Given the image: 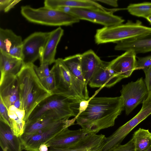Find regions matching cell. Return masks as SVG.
Masks as SVG:
<instances>
[{"instance_id":"cell-12","label":"cell","mask_w":151,"mask_h":151,"mask_svg":"<svg viewBox=\"0 0 151 151\" xmlns=\"http://www.w3.org/2000/svg\"><path fill=\"white\" fill-rule=\"evenodd\" d=\"M109 62L102 61L95 71L88 85L92 88H110L123 78L109 68Z\"/></svg>"},{"instance_id":"cell-19","label":"cell","mask_w":151,"mask_h":151,"mask_svg":"<svg viewBox=\"0 0 151 151\" xmlns=\"http://www.w3.org/2000/svg\"><path fill=\"white\" fill-rule=\"evenodd\" d=\"M116 43L114 49L116 50H132L136 54L151 52V33L141 37L125 40Z\"/></svg>"},{"instance_id":"cell-31","label":"cell","mask_w":151,"mask_h":151,"mask_svg":"<svg viewBox=\"0 0 151 151\" xmlns=\"http://www.w3.org/2000/svg\"><path fill=\"white\" fill-rule=\"evenodd\" d=\"M20 1V0H0V10L8 12Z\"/></svg>"},{"instance_id":"cell-15","label":"cell","mask_w":151,"mask_h":151,"mask_svg":"<svg viewBox=\"0 0 151 151\" xmlns=\"http://www.w3.org/2000/svg\"><path fill=\"white\" fill-rule=\"evenodd\" d=\"M22 42L21 36L12 30L0 28V51L18 57L22 53Z\"/></svg>"},{"instance_id":"cell-9","label":"cell","mask_w":151,"mask_h":151,"mask_svg":"<svg viewBox=\"0 0 151 151\" xmlns=\"http://www.w3.org/2000/svg\"><path fill=\"white\" fill-rule=\"evenodd\" d=\"M114 12L99 9L70 7L69 13L82 19L109 27L122 24L124 20Z\"/></svg>"},{"instance_id":"cell-30","label":"cell","mask_w":151,"mask_h":151,"mask_svg":"<svg viewBox=\"0 0 151 151\" xmlns=\"http://www.w3.org/2000/svg\"><path fill=\"white\" fill-rule=\"evenodd\" d=\"M49 151H102V150L90 149L86 148L83 146L74 144L69 148H50Z\"/></svg>"},{"instance_id":"cell-34","label":"cell","mask_w":151,"mask_h":151,"mask_svg":"<svg viewBox=\"0 0 151 151\" xmlns=\"http://www.w3.org/2000/svg\"><path fill=\"white\" fill-rule=\"evenodd\" d=\"M111 151H135L134 139L132 137L125 144L119 145Z\"/></svg>"},{"instance_id":"cell-2","label":"cell","mask_w":151,"mask_h":151,"mask_svg":"<svg viewBox=\"0 0 151 151\" xmlns=\"http://www.w3.org/2000/svg\"><path fill=\"white\" fill-rule=\"evenodd\" d=\"M34 64L24 65L17 75L20 109L25 112V121L35 108L52 93L43 86L34 68Z\"/></svg>"},{"instance_id":"cell-28","label":"cell","mask_w":151,"mask_h":151,"mask_svg":"<svg viewBox=\"0 0 151 151\" xmlns=\"http://www.w3.org/2000/svg\"><path fill=\"white\" fill-rule=\"evenodd\" d=\"M50 70L49 76L40 79L44 87L52 93L55 89V80L53 72L51 70Z\"/></svg>"},{"instance_id":"cell-20","label":"cell","mask_w":151,"mask_h":151,"mask_svg":"<svg viewBox=\"0 0 151 151\" xmlns=\"http://www.w3.org/2000/svg\"><path fill=\"white\" fill-rule=\"evenodd\" d=\"M0 145L3 151H22L19 137L15 135L11 127L0 121Z\"/></svg>"},{"instance_id":"cell-17","label":"cell","mask_w":151,"mask_h":151,"mask_svg":"<svg viewBox=\"0 0 151 151\" xmlns=\"http://www.w3.org/2000/svg\"><path fill=\"white\" fill-rule=\"evenodd\" d=\"M63 33L64 30L60 27L50 32L48 39L40 53L39 58L40 64L50 65L55 62L57 47Z\"/></svg>"},{"instance_id":"cell-36","label":"cell","mask_w":151,"mask_h":151,"mask_svg":"<svg viewBox=\"0 0 151 151\" xmlns=\"http://www.w3.org/2000/svg\"><path fill=\"white\" fill-rule=\"evenodd\" d=\"M97 2H101L110 6L117 7L118 6V1L117 0H94Z\"/></svg>"},{"instance_id":"cell-7","label":"cell","mask_w":151,"mask_h":151,"mask_svg":"<svg viewBox=\"0 0 151 151\" xmlns=\"http://www.w3.org/2000/svg\"><path fill=\"white\" fill-rule=\"evenodd\" d=\"M76 120V117L70 119H62L35 133L23 134L19 137L22 149L28 151H39L40 145L45 144L61 131L75 124Z\"/></svg>"},{"instance_id":"cell-29","label":"cell","mask_w":151,"mask_h":151,"mask_svg":"<svg viewBox=\"0 0 151 151\" xmlns=\"http://www.w3.org/2000/svg\"><path fill=\"white\" fill-rule=\"evenodd\" d=\"M136 70L142 69L144 71L151 67V55L142 57H138Z\"/></svg>"},{"instance_id":"cell-27","label":"cell","mask_w":151,"mask_h":151,"mask_svg":"<svg viewBox=\"0 0 151 151\" xmlns=\"http://www.w3.org/2000/svg\"><path fill=\"white\" fill-rule=\"evenodd\" d=\"M126 9L132 15L146 19L151 14V2L130 4Z\"/></svg>"},{"instance_id":"cell-4","label":"cell","mask_w":151,"mask_h":151,"mask_svg":"<svg viewBox=\"0 0 151 151\" xmlns=\"http://www.w3.org/2000/svg\"><path fill=\"white\" fill-rule=\"evenodd\" d=\"M151 33V27L143 25L139 20H130L125 24L104 27L96 30L95 36L97 44L116 43L125 40L145 36Z\"/></svg>"},{"instance_id":"cell-41","label":"cell","mask_w":151,"mask_h":151,"mask_svg":"<svg viewBox=\"0 0 151 151\" xmlns=\"http://www.w3.org/2000/svg\"><path fill=\"white\" fill-rule=\"evenodd\" d=\"M145 151H151V146Z\"/></svg>"},{"instance_id":"cell-39","label":"cell","mask_w":151,"mask_h":151,"mask_svg":"<svg viewBox=\"0 0 151 151\" xmlns=\"http://www.w3.org/2000/svg\"><path fill=\"white\" fill-rule=\"evenodd\" d=\"M39 151H48V147L46 144L40 145L39 147Z\"/></svg>"},{"instance_id":"cell-23","label":"cell","mask_w":151,"mask_h":151,"mask_svg":"<svg viewBox=\"0 0 151 151\" xmlns=\"http://www.w3.org/2000/svg\"><path fill=\"white\" fill-rule=\"evenodd\" d=\"M23 66L22 60L0 51V80L6 75L17 76Z\"/></svg>"},{"instance_id":"cell-16","label":"cell","mask_w":151,"mask_h":151,"mask_svg":"<svg viewBox=\"0 0 151 151\" xmlns=\"http://www.w3.org/2000/svg\"><path fill=\"white\" fill-rule=\"evenodd\" d=\"M0 96L8 109L19 99L18 82L17 76H5L0 81Z\"/></svg>"},{"instance_id":"cell-25","label":"cell","mask_w":151,"mask_h":151,"mask_svg":"<svg viewBox=\"0 0 151 151\" xmlns=\"http://www.w3.org/2000/svg\"><path fill=\"white\" fill-rule=\"evenodd\" d=\"M135 151H145L151 146V133L148 129L139 128L133 135Z\"/></svg>"},{"instance_id":"cell-13","label":"cell","mask_w":151,"mask_h":151,"mask_svg":"<svg viewBox=\"0 0 151 151\" xmlns=\"http://www.w3.org/2000/svg\"><path fill=\"white\" fill-rule=\"evenodd\" d=\"M136 54L133 50L124 53L109 62V67L116 74L123 78H128L136 70Z\"/></svg>"},{"instance_id":"cell-8","label":"cell","mask_w":151,"mask_h":151,"mask_svg":"<svg viewBox=\"0 0 151 151\" xmlns=\"http://www.w3.org/2000/svg\"><path fill=\"white\" fill-rule=\"evenodd\" d=\"M126 114L128 115L147 97L149 92L144 80L142 77L135 81L123 85L120 91Z\"/></svg>"},{"instance_id":"cell-6","label":"cell","mask_w":151,"mask_h":151,"mask_svg":"<svg viewBox=\"0 0 151 151\" xmlns=\"http://www.w3.org/2000/svg\"><path fill=\"white\" fill-rule=\"evenodd\" d=\"M80 100L52 93L41 102L32 112L26 123L35 121L48 111L59 112L66 118L77 117L79 113Z\"/></svg>"},{"instance_id":"cell-10","label":"cell","mask_w":151,"mask_h":151,"mask_svg":"<svg viewBox=\"0 0 151 151\" xmlns=\"http://www.w3.org/2000/svg\"><path fill=\"white\" fill-rule=\"evenodd\" d=\"M151 114V105L141 108L132 119L119 127L112 135L105 139L102 151H111L119 144L130 132Z\"/></svg>"},{"instance_id":"cell-21","label":"cell","mask_w":151,"mask_h":151,"mask_svg":"<svg viewBox=\"0 0 151 151\" xmlns=\"http://www.w3.org/2000/svg\"><path fill=\"white\" fill-rule=\"evenodd\" d=\"M102 61L92 50L81 54V65L85 83L87 85Z\"/></svg>"},{"instance_id":"cell-22","label":"cell","mask_w":151,"mask_h":151,"mask_svg":"<svg viewBox=\"0 0 151 151\" xmlns=\"http://www.w3.org/2000/svg\"><path fill=\"white\" fill-rule=\"evenodd\" d=\"M44 6L53 9L60 7L68 6L73 8L99 9L109 11L112 9H108L102 6L94 0H46Z\"/></svg>"},{"instance_id":"cell-40","label":"cell","mask_w":151,"mask_h":151,"mask_svg":"<svg viewBox=\"0 0 151 151\" xmlns=\"http://www.w3.org/2000/svg\"><path fill=\"white\" fill-rule=\"evenodd\" d=\"M148 22L151 24V14L146 19Z\"/></svg>"},{"instance_id":"cell-5","label":"cell","mask_w":151,"mask_h":151,"mask_svg":"<svg viewBox=\"0 0 151 151\" xmlns=\"http://www.w3.org/2000/svg\"><path fill=\"white\" fill-rule=\"evenodd\" d=\"M20 12L22 15L28 21L43 25L69 26L80 20L71 14L44 6L34 8L29 5L23 6L21 7Z\"/></svg>"},{"instance_id":"cell-1","label":"cell","mask_w":151,"mask_h":151,"mask_svg":"<svg viewBox=\"0 0 151 151\" xmlns=\"http://www.w3.org/2000/svg\"><path fill=\"white\" fill-rule=\"evenodd\" d=\"M124 109L120 96L94 97L89 99L86 109L76 117L77 124L88 134L113 126L116 119Z\"/></svg>"},{"instance_id":"cell-38","label":"cell","mask_w":151,"mask_h":151,"mask_svg":"<svg viewBox=\"0 0 151 151\" xmlns=\"http://www.w3.org/2000/svg\"><path fill=\"white\" fill-rule=\"evenodd\" d=\"M142 107L144 108L151 105V90L149 93L147 99L142 103Z\"/></svg>"},{"instance_id":"cell-37","label":"cell","mask_w":151,"mask_h":151,"mask_svg":"<svg viewBox=\"0 0 151 151\" xmlns=\"http://www.w3.org/2000/svg\"><path fill=\"white\" fill-rule=\"evenodd\" d=\"M89 101V99L87 100H83L81 101L80 103L79 114L83 111L86 109L88 105Z\"/></svg>"},{"instance_id":"cell-26","label":"cell","mask_w":151,"mask_h":151,"mask_svg":"<svg viewBox=\"0 0 151 151\" xmlns=\"http://www.w3.org/2000/svg\"><path fill=\"white\" fill-rule=\"evenodd\" d=\"M81 54H77L66 57L63 60L73 75L81 82L86 85L81 69Z\"/></svg>"},{"instance_id":"cell-18","label":"cell","mask_w":151,"mask_h":151,"mask_svg":"<svg viewBox=\"0 0 151 151\" xmlns=\"http://www.w3.org/2000/svg\"><path fill=\"white\" fill-rule=\"evenodd\" d=\"M65 119L68 118L59 112L48 111L38 119L26 123L24 134L35 133L49 127L59 120Z\"/></svg>"},{"instance_id":"cell-33","label":"cell","mask_w":151,"mask_h":151,"mask_svg":"<svg viewBox=\"0 0 151 151\" xmlns=\"http://www.w3.org/2000/svg\"><path fill=\"white\" fill-rule=\"evenodd\" d=\"M0 121L4 122L11 127L8 109L1 99H0Z\"/></svg>"},{"instance_id":"cell-3","label":"cell","mask_w":151,"mask_h":151,"mask_svg":"<svg viewBox=\"0 0 151 151\" xmlns=\"http://www.w3.org/2000/svg\"><path fill=\"white\" fill-rule=\"evenodd\" d=\"M51 70L55 80V89L52 93L59 94L81 101L89 99L87 86L77 79L64 63L63 59H56Z\"/></svg>"},{"instance_id":"cell-32","label":"cell","mask_w":151,"mask_h":151,"mask_svg":"<svg viewBox=\"0 0 151 151\" xmlns=\"http://www.w3.org/2000/svg\"><path fill=\"white\" fill-rule=\"evenodd\" d=\"M47 64H40V66L37 67L34 65V68L36 72L40 79L49 76L50 73L48 66Z\"/></svg>"},{"instance_id":"cell-14","label":"cell","mask_w":151,"mask_h":151,"mask_svg":"<svg viewBox=\"0 0 151 151\" xmlns=\"http://www.w3.org/2000/svg\"><path fill=\"white\" fill-rule=\"evenodd\" d=\"M88 133L82 129L72 130L67 128L58 134L45 144L50 148H69Z\"/></svg>"},{"instance_id":"cell-24","label":"cell","mask_w":151,"mask_h":151,"mask_svg":"<svg viewBox=\"0 0 151 151\" xmlns=\"http://www.w3.org/2000/svg\"><path fill=\"white\" fill-rule=\"evenodd\" d=\"M11 128L14 134L20 137L24 133L26 124L24 111L11 106L8 109Z\"/></svg>"},{"instance_id":"cell-11","label":"cell","mask_w":151,"mask_h":151,"mask_svg":"<svg viewBox=\"0 0 151 151\" xmlns=\"http://www.w3.org/2000/svg\"><path fill=\"white\" fill-rule=\"evenodd\" d=\"M50 32H35L23 41L22 60L23 65L33 64L40 58L41 51L45 46Z\"/></svg>"},{"instance_id":"cell-35","label":"cell","mask_w":151,"mask_h":151,"mask_svg":"<svg viewBox=\"0 0 151 151\" xmlns=\"http://www.w3.org/2000/svg\"><path fill=\"white\" fill-rule=\"evenodd\" d=\"M144 72L145 76L144 81L149 93L151 90V67Z\"/></svg>"}]
</instances>
